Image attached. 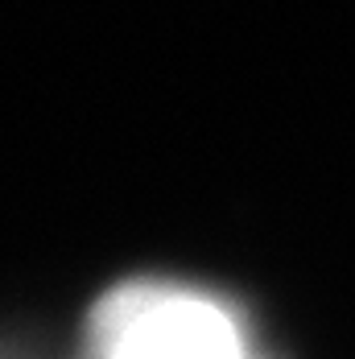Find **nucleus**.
Listing matches in <instances>:
<instances>
[{"mask_svg":"<svg viewBox=\"0 0 355 359\" xmlns=\"http://www.w3.org/2000/svg\"><path fill=\"white\" fill-rule=\"evenodd\" d=\"M91 359H256L240 314L194 285L133 281L91 318Z\"/></svg>","mask_w":355,"mask_h":359,"instance_id":"1","label":"nucleus"}]
</instances>
